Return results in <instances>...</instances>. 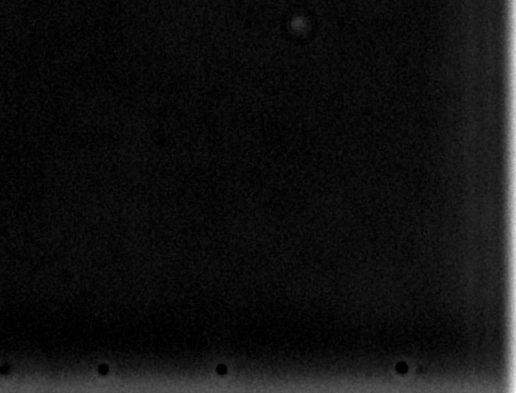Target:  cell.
<instances>
[{
  "instance_id": "6da1fadb",
  "label": "cell",
  "mask_w": 516,
  "mask_h": 393,
  "mask_svg": "<svg viewBox=\"0 0 516 393\" xmlns=\"http://www.w3.org/2000/svg\"><path fill=\"white\" fill-rule=\"evenodd\" d=\"M221 371H223V372H226V368H225V367H222V366H221V367H219V369H218V372H221Z\"/></svg>"
}]
</instances>
